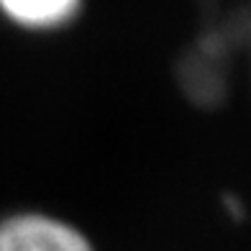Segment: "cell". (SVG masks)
Wrapping results in <instances>:
<instances>
[{
    "mask_svg": "<svg viewBox=\"0 0 251 251\" xmlns=\"http://www.w3.org/2000/svg\"><path fill=\"white\" fill-rule=\"evenodd\" d=\"M244 24H213L192 41L190 51L179 64V79L187 98L202 108H213L231 90V77L236 70L238 47L244 44Z\"/></svg>",
    "mask_w": 251,
    "mask_h": 251,
    "instance_id": "1",
    "label": "cell"
},
{
    "mask_svg": "<svg viewBox=\"0 0 251 251\" xmlns=\"http://www.w3.org/2000/svg\"><path fill=\"white\" fill-rule=\"evenodd\" d=\"M0 251H98L72 221L47 210H16L0 218Z\"/></svg>",
    "mask_w": 251,
    "mask_h": 251,
    "instance_id": "2",
    "label": "cell"
},
{
    "mask_svg": "<svg viewBox=\"0 0 251 251\" xmlns=\"http://www.w3.org/2000/svg\"><path fill=\"white\" fill-rule=\"evenodd\" d=\"M85 0H0V18L26 33H56L82 16Z\"/></svg>",
    "mask_w": 251,
    "mask_h": 251,
    "instance_id": "3",
    "label": "cell"
}]
</instances>
